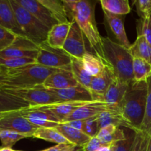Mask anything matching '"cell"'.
Listing matches in <instances>:
<instances>
[{"instance_id":"cell-1","label":"cell","mask_w":151,"mask_h":151,"mask_svg":"<svg viewBox=\"0 0 151 151\" xmlns=\"http://www.w3.org/2000/svg\"><path fill=\"white\" fill-rule=\"evenodd\" d=\"M97 1V0H81L72 4H63L68 17L77 22L94 55L103 60V36L99 32L95 19Z\"/></svg>"},{"instance_id":"cell-2","label":"cell","mask_w":151,"mask_h":151,"mask_svg":"<svg viewBox=\"0 0 151 151\" xmlns=\"http://www.w3.org/2000/svg\"><path fill=\"white\" fill-rule=\"evenodd\" d=\"M60 69L47 68L38 63L8 69L0 66V89H20L43 86L47 78Z\"/></svg>"},{"instance_id":"cell-3","label":"cell","mask_w":151,"mask_h":151,"mask_svg":"<svg viewBox=\"0 0 151 151\" xmlns=\"http://www.w3.org/2000/svg\"><path fill=\"white\" fill-rule=\"evenodd\" d=\"M60 102L43 86L20 89H0V112L19 111Z\"/></svg>"},{"instance_id":"cell-4","label":"cell","mask_w":151,"mask_h":151,"mask_svg":"<svg viewBox=\"0 0 151 151\" xmlns=\"http://www.w3.org/2000/svg\"><path fill=\"white\" fill-rule=\"evenodd\" d=\"M147 83L133 81L128 85L125 95L120 105L124 117L133 127L134 131L141 129L147 105Z\"/></svg>"},{"instance_id":"cell-5","label":"cell","mask_w":151,"mask_h":151,"mask_svg":"<svg viewBox=\"0 0 151 151\" xmlns=\"http://www.w3.org/2000/svg\"><path fill=\"white\" fill-rule=\"evenodd\" d=\"M103 61L112 69L117 79L127 83L134 81V57L129 49L109 37H103Z\"/></svg>"},{"instance_id":"cell-6","label":"cell","mask_w":151,"mask_h":151,"mask_svg":"<svg viewBox=\"0 0 151 151\" xmlns=\"http://www.w3.org/2000/svg\"><path fill=\"white\" fill-rule=\"evenodd\" d=\"M10 1L24 36L38 45L45 43L50 28L47 27L16 1Z\"/></svg>"},{"instance_id":"cell-7","label":"cell","mask_w":151,"mask_h":151,"mask_svg":"<svg viewBox=\"0 0 151 151\" xmlns=\"http://www.w3.org/2000/svg\"><path fill=\"white\" fill-rule=\"evenodd\" d=\"M35 61L47 68L71 71L72 56L63 49L54 48L45 42L39 45V52Z\"/></svg>"},{"instance_id":"cell-8","label":"cell","mask_w":151,"mask_h":151,"mask_svg":"<svg viewBox=\"0 0 151 151\" xmlns=\"http://www.w3.org/2000/svg\"><path fill=\"white\" fill-rule=\"evenodd\" d=\"M39 128L29 122L19 111L0 112V130H10L29 138L33 137Z\"/></svg>"},{"instance_id":"cell-9","label":"cell","mask_w":151,"mask_h":151,"mask_svg":"<svg viewBox=\"0 0 151 151\" xmlns=\"http://www.w3.org/2000/svg\"><path fill=\"white\" fill-rule=\"evenodd\" d=\"M39 52V45L24 36H18L11 47L0 51V58H31L35 59Z\"/></svg>"},{"instance_id":"cell-10","label":"cell","mask_w":151,"mask_h":151,"mask_svg":"<svg viewBox=\"0 0 151 151\" xmlns=\"http://www.w3.org/2000/svg\"><path fill=\"white\" fill-rule=\"evenodd\" d=\"M70 30L66 38L63 50L72 58L83 59V56L87 52L86 49L85 35L75 20H71Z\"/></svg>"},{"instance_id":"cell-11","label":"cell","mask_w":151,"mask_h":151,"mask_svg":"<svg viewBox=\"0 0 151 151\" xmlns=\"http://www.w3.org/2000/svg\"><path fill=\"white\" fill-rule=\"evenodd\" d=\"M19 111L29 122L38 127L56 128L59 124L61 123V122L51 112L40 108L31 107L19 110Z\"/></svg>"},{"instance_id":"cell-12","label":"cell","mask_w":151,"mask_h":151,"mask_svg":"<svg viewBox=\"0 0 151 151\" xmlns=\"http://www.w3.org/2000/svg\"><path fill=\"white\" fill-rule=\"evenodd\" d=\"M25 10L33 15L50 29L57 24L60 23L51 11L46 8L37 0H14Z\"/></svg>"},{"instance_id":"cell-13","label":"cell","mask_w":151,"mask_h":151,"mask_svg":"<svg viewBox=\"0 0 151 151\" xmlns=\"http://www.w3.org/2000/svg\"><path fill=\"white\" fill-rule=\"evenodd\" d=\"M116 78L112 69L106 63L104 69L97 76L92 77L90 91L94 100L104 101V95L109 86ZM105 102V101H104Z\"/></svg>"},{"instance_id":"cell-14","label":"cell","mask_w":151,"mask_h":151,"mask_svg":"<svg viewBox=\"0 0 151 151\" xmlns=\"http://www.w3.org/2000/svg\"><path fill=\"white\" fill-rule=\"evenodd\" d=\"M103 10L104 13L105 23L114 34V36L117 41V43L129 49L131 44L128 41L126 32H125V25H124L125 16L115 15L105 10Z\"/></svg>"},{"instance_id":"cell-15","label":"cell","mask_w":151,"mask_h":151,"mask_svg":"<svg viewBox=\"0 0 151 151\" xmlns=\"http://www.w3.org/2000/svg\"><path fill=\"white\" fill-rule=\"evenodd\" d=\"M48 90L60 102L94 101L91 91L81 85L63 89Z\"/></svg>"},{"instance_id":"cell-16","label":"cell","mask_w":151,"mask_h":151,"mask_svg":"<svg viewBox=\"0 0 151 151\" xmlns=\"http://www.w3.org/2000/svg\"><path fill=\"white\" fill-rule=\"evenodd\" d=\"M72 71L60 69L50 75L44 81L43 86L47 89H63L79 86Z\"/></svg>"},{"instance_id":"cell-17","label":"cell","mask_w":151,"mask_h":151,"mask_svg":"<svg viewBox=\"0 0 151 151\" xmlns=\"http://www.w3.org/2000/svg\"><path fill=\"white\" fill-rule=\"evenodd\" d=\"M95 101V100H94ZM93 101H69L59 102V103H51V104L42 105V106H33L40 109L47 110L54 114L61 122L70 116L75 110L79 108L88 104Z\"/></svg>"},{"instance_id":"cell-18","label":"cell","mask_w":151,"mask_h":151,"mask_svg":"<svg viewBox=\"0 0 151 151\" xmlns=\"http://www.w3.org/2000/svg\"><path fill=\"white\" fill-rule=\"evenodd\" d=\"M109 109H114L104 101L95 100V101L91 102V103H88V104L85 105V106L75 110L63 122L70 120H75V119L85 120V119H89V118L95 117V116H99L103 112L106 111Z\"/></svg>"},{"instance_id":"cell-19","label":"cell","mask_w":151,"mask_h":151,"mask_svg":"<svg viewBox=\"0 0 151 151\" xmlns=\"http://www.w3.org/2000/svg\"><path fill=\"white\" fill-rule=\"evenodd\" d=\"M0 26L12 31L19 36H24L10 0H0Z\"/></svg>"},{"instance_id":"cell-20","label":"cell","mask_w":151,"mask_h":151,"mask_svg":"<svg viewBox=\"0 0 151 151\" xmlns=\"http://www.w3.org/2000/svg\"><path fill=\"white\" fill-rule=\"evenodd\" d=\"M128 85L129 83L115 78L105 93L104 101L114 109H120V105L125 97Z\"/></svg>"},{"instance_id":"cell-21","label":"cell","mask_w":151,"mask_h":151,"mask_svg":"<svg viewBox=\"0 0 151 151\" xmlns=\"http://www.w3.org/2000/svg\"><path fill=\"white\" fill-rule=\"evenodd\" d=\"M72 22L58 23L50 29L46 43L50 47L63 49L66 38L70 30Z\"/></svg>"},{"instance_id":"cell-22","label":"cell","mask_w":151,"mask_h":151,"mask_svg":"<svg viewBox=\"0 0 151 151\" xmlns=\"http://www.w3.org/2000/svg\"><path fill=\"white\" fill-rule=\"evenodd\" d=\"M97 119L99 129L109 125H114L116 127H124L134 130L131 124L124 117L120 109H109L97 116Z\"/></svg>"},{"instance_id":"cell-23","label":"cell","mask_w":151,"mask_h":151,"mask_svg":"<svg viewBox=\"0 0 151 151\" xmlns=\"http://www.w3.org/2000/svg\"><path fill=\"white\" fill-rule=\"evenodd\" d=\"M57 130L60 131L62 135L71 143L78 146H83L89 141L88 136L84 134L82 131L72 128L64 122H61L56 127Z\"/></svg>"},{"instance_id":"cell-24","label":"cell","mask_w":151,"mask_h":151,"mask_svg":"<svg viewBox=\"0 0 151 151\" xmlns=\"http://www.w3.org/2000/svg\"><path fill=\"white\" fill-rule=\"evenodd\" d=\"M134 58H139L151 63V45L143 35H137L136 41L129 48Z\"/></svg>"},{"instance_id":"cell-25","label":"cell","mask_w":151,"mask_h":151,"mask_svg":"<svg viewBox=\"0 0 151 151\" xmlns=\"http://www.w3.org/2000/svg\"><path fill=\"white\" fill-rule=\"evenodd\" d=\"M71 71L79 84L90 90L92 76L85 69L82 59L72 57Z\"/></svg>"},{"instance_id":"cell-26","label":"cell","mask_w":151,"mask_h":151,"mask_svg":"<svg viewBox=\"0 0 151 151\" xmlns=\"http://www.w3.org/2000/svg\"><path fill=\"white\" fill-rule=\"evenodd\" d=\"M33 138L40 139L55 144H71L56 128L40 127L33 135Z\"/></svg>"},{"instance_id":"cell-27","label":"cell","mask_w":151,"mask_h":151,"mask_svg":"<svg viewBox=\"0 0 151 151\" xmlns=\"http://www.w3.org/2000/svg\"><path fill=\"white\" fill-rule=\"evenodd\" d=\"M103 10L115 15L125 16L131 11L128 0H100Z\"/></svg>"},{"instance_id":"cell-28","label":"cell","mask_w":151,"mask_h":151,"mask_svg":"<svg viewBox=\"0 0 151 151\" xmlns=\"http://www.w3.org/2000/svg\"><path fill=\"white\" fill-rule=\"evenodd\" d=\"M53 13L60 23L69 22L67 12L62 0H37Z\"/></svg>"},{"instance_id":"cell-29","label":"cell","mask_w":151,"mask_h":151,"mask_svg":"<svg viewBox=\"0 0 151 151\" xmlns=\"http://www.w3.org/2000/svg\"><path fill=\"white\" fill-rule=\"evenodd\" d=\"M84 67L92 77L97 76L104 69L106 63L96 55L87 52L82 59Z\"/></svg>"},{"instance_id":"cell-30","label":"cell","mask_w":151,"mask_h":151,"mask_svg":"<svg viewBox=\"0 0 151 151\" xmlns=\"http://www.w3.org/2000/svg\"><path fill=\"white\" fill-rule=\"evenodd\" d=\"M133 72L134 81H146L151 76V63L142 58H134Z\"/></svg>"},{"instance_id":"cell-31","label":"cell","mask_w":151,"mask_h":151,"mask_svg":"<svg viewBox=\"0 0 151 151\" xmlns=\"http://www.w3.org/2000/svg\"><path fill=\"white\" fill-rule=\"evenodd\" d=\"M125 139L114 142L111 145V151H132L137 131L130 128H125Z\"/></svg>"},{"instance_id":"cell-32","label":"cell","mask_w":151,"mask_h":151,"mask_svg":"<svg viewBox=\"0 0 151 151\" xmlns=\"http://www.w3.org/2000/svg\"><path fill=\"white\" fill-rule=\"evenodd\" d=\"M25 138H27L25 136L15 131L10 130H0L1 147H12L19 140Z\"/></svg>"},{"instance_id":"cell-33","label":"cell","mask_w":151,"mask_h":151,"mask_svg":"<svg viewBox=\"0 0 151 151\" xmlns=\"http://www.w3.org/2000/svg\"><path fill=\"white\" fill-rule=\"evenodd\" d=\"M147 96L145 115L140 131L146 132L151 137V76L147 80Z\"/></svg>"},{"instance_id":"cell-34","label":"cell","mask_w":151,"mask_h":151,"mask_svg":"<svg viewBox=\"0 0 151 151\" xmlns=\"http://www.w3.org/2000/svg\"><path fill=\"white\" fill-rule=\"evenodd\" d=\"M36 63L35 59L31 58H0V66L15 69L22 67L29 64Z\"/></svg>"},{"instance_id":"cell-35","label":"cell","mask_w":151,"mask_h":151,"mask_svg":"<svg viewBox=\"0 0 151 151\" xmlns=\"http://www.w3.org/2000/svg\"><path fill=\"white\" fill-rule=\"evenodd\" d=\"M19 35L12 31L0 26V51L11 47Z\"/></svg>"},{"instance_id":"cell-36","label":"cell","mask_w":151,"mask_h":151,"mask_svg":"<svg viewBox=\"0 0 151 151\" xmlns=\"http://www.w3.org/2000/svg\"><path fill=\"white\" fill-rule=\"evenodd\" d=\"M137 35H143L151 45V14L137 20Z\"/></svg>"},{"instance_id":"cell-37","label":"cell","mask_w":151,"mask_h":151,"mask_svg":"<svg viewBox=\"0 0 151 151\" xmlns=\"http://www.w3.org/2000/svg\"><path fill=\"white\" fill-rule=\"evenodd\" d=\"M150 136L142 131H137L132 151H147Z\"/></svg>"},{"instance_id":"cell-38","label":"cell","mask_w":151,"mask_h":151,"mask_svg":"<svg viewBox=\"0 0 151 151\" xmlns=\"http://www.w3.org/2000/svg\"><path fill=\"white\" fill-rule=\"evenodd\" d=\"M99 125L97 116L91 117L84 120L83 128V132L86 134L87 136L92 138L97 136L99 131Z\"/></svg>"},{"instance_id":"cell-39","label":"cell","mask_w":151,"mask_h":151,"mask_svg":"<svg viewBox=\"0 0 151 151\" xmlns=\"http://www.w3.org/2000/svg\"><path fill=\"white\" fill-rule=\"evenodd\" d=\"M151 0H136L137 14L140 18L147 17L150 13Z\"/></svg>"},{"instance_id":"cell-40","label":"cell","mask_w":151,"mask_h":151,"mask_svg":"<svg viewBox=\"0 0 151 151\" xmlns=\"http://www.w3.org/2000/svg\"><path fill=\"white\" fill-rule=\"evenodd\" d=\"M103 145H103L101 140L97 137H94L90 139L89 141L83 146V151H97Z\"/></svg>"},{"instance_id":"cell-41","label":"cell","mask_w":151,"mask_h":151,"mask_svg":"<svg viewBox=\"0 0 151 151\" xmlns=\"http://www.w3.org/2000/svg\"><path fill=\"white\" fill-rule=\"evenodd\" d=\"M117 128L118 127L115 126L114 125H109L106 127H103L101 129L99 130L98 133H97L96 137L98 139H102L105 138V137H108V136L111 135L113 133H114Z\"/></svg>"},{"instance_id":"cell-42","label":"cell","mask_w":151,"mask_h":151,"mask_svg":"<svg viewBox=\"0 0 151 151\" xmlns=\"http://www.w3.org/2000/svg\"><path fill=\"white\" fill-rule=\"evenodd\" d=\"M64 123L67 124L68 125L75 128V129L81 130V131H83V125H84V120H81V119H75V120H70V121H67V122H64Z\"/></svg>"},{"instance_id":"cell-43","label":"cell","mask_w":151,"mask_h":151,"mask_svg":"<svg viewBox=\"0 0 151 151\" xmlns=\"http://www.w3.org/2000/svg\"><path fill=\"white\" fill-rule=\"evenodd\" d=\"M70 144H58L56 145L55 146L53 147H49V148L44 149V150H41L39 151H62L64 150L65 148L68 147Z\"/></svg>"},{"instance_id":"cell-44","label":"cell","mask_w":151,"mask_h":151,"mask_svg":"<svg viewBox=\"0 0 151 151\" xmlns=\"http://www.w3.org/2000/svg\"><path fill=\"white\" fill-rule=\"evenodd\" d=\"M62 151H83V146L75 145L70 144L66 148Z\"/></svg>"},{"instance_id":"cell-45","label":"cell","mask_w":151,"mask_h":151,"mask_svg":"<svg viewBox=\"0 0 151 151\" xmlns=\"http://www.w3.org/2000/svg\"><path fill=\"white\" fill-rule=\"evenodd\" d=\"M97 151H111V145H103Z\"/></svg>"},{"instance_id":"cell-46","label":"cell","mask_w":151,"mask_h":151,"mask_svg":"<svg viewBox=\"0 0 151 151\" xmlns=\"http://www.w3.org/2000/svg\"><path fill=\"white\" fill-rule=\"evenodd\" d=\"M80 1H81V0H62V1L64 4H72V3H76Z\"/></svg>"},{"instance_id":"cell-47","label":"cell","mask_w":151,"mask_h":151,"mask_svg":"<svg viewBox=\"0 0 151 151\" xmlns=\"http://www.w3.org/2000/svg\"><path fill=\"white\" fill-rule=\"evenodd\" d=\"M0 151H19V150H15L12 149V147H1Z\"/></svg>"},{"instance_id":"cell-48","label":"cell","mask_w":151,"mask_h":151,"mask_svg":"<svg viewBox=\"0 0 151 151\" xmlns=\"http://www.w3.org/2000/svg\"><path fill=\"white\" fill-rule=\"evenodd\" d=\"M147 151H151V137H150V142H149L148 147H147Z\"/></svg>"},{"instance_id":"cell-49","label":"cell","mask_w":151,"mask_h":151,"mask_svg":"<svg viewBox=\"0 0 151 151\" xmlns=\"http://www.w3.org/2000/svg\"><path fill=\"white\" fill-rule=\"evenodd\" d=\"M151 13V1H150V13H149V15Z\"/></svg>"},{"instance_id":"cell-50","label":"cell","mask_w":151,"mask_h":151,"mask_svg":"<svg viewBox=\"0 0 151 151\" xmlns=\"http://www.w3.org/2000/svg\"><path fill=\"white\" fill-rule=\"evenodd\" d=\"M19 151H20V150H19Z\"/></svg>"},{"instance_id":"cell-51","label":"cell","mask_w":151,"mask_h":151,"mask_svg":"<svg viewBox=\"0 0 151 151\" xmlns=\"http://www.w3.org/2000/svg\"><path fill=\"white\" fill-rule=\"evenodd\" d=\"M150 14H151V13H150Z\"/></svg>"}]
</instances>
